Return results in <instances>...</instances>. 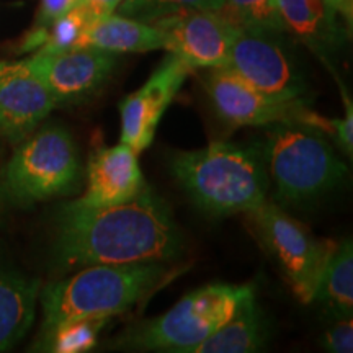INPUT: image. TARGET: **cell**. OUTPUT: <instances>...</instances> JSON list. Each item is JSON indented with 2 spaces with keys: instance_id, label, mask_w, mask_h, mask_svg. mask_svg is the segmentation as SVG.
Returning <instances> with one entry per match:
<instances>
[{
  "instance_id": "8fae6325",
  "label": "cell",
  "mask_w": 353,
  "mask_h": 353,
  "mask_svg": "<svg viewBox=\"0 0 353 353\" xmlns=\"http://www.w3.org/2000/svg\"><path fill=\"white\" fill-rule=\"evenodd\" d=\"M165 51L192 69L226 68L237 26L218 10H193L156 21Z\"/></svg>"
},
{
  "instance_id": "8992f818",
  "label": "cell",
  "mask_w": 353,
  "mask_h": 353,
  "mask_svg": "<svg viewBox=\"0 0 353 353\" xmlns=\"http://www.w3.org/2000/svg\"><path fill=\"white\" fill-rule=\"evenodd\" d=\"M79 149L64 126L37 128L20 141L6 170V190L20 205L69 195L81 183Z\"/></svg>"
},
{
  "instance_id": "e0dca14e",
  "label": "cell",
  "mask_w": 353,
  "mask_h": 353,
  "mask_svg": "<svg viewBox=\"0 0 353 353\" xmlns=\"http://www.w3.org/2000/svg\"><path fill=\"white\" fill-rule=\"evenodd\" d=\"M265 339V322L252 290L241 299L232 316L193 353H252L263 347Z\"/></svg>"
},
{
  "instance_id": "9a60e30c",
  "label": "cell",
  "mask_w": 353,
  "mask_h": 353,
  "mask_svg": "<svg viewBox=\"0 0 353 353\" xmlns=\"http://www.w3.org/2000/svg\"><path fill=\"white\" fill-rule=\"evenodd\" d=\"M41 283L0 265V352L10 350L28 334L37 316Z\"/></svg>"
},
{
  "instance_id": "ac0fdd59",
  "label": "cell",
  "mask_w": 353,
  "mask_h": 353,
  "mask_svg": "<svg viewBox=\"0 0 353 353\" xmlns=\"http://www.w3.org/2000/svg\"><path fill=\"white\" fill-rule=\"evenodd\" d=\"M324 303L337 319H345L353 311V249L350 241L335 245L322 273L316 298Z\"/></svg>"
},
{
  "instance_id": "7402d4cb",
  "label": "cell",
  "mask_w": 353,
  "mask_h": 353,
  "mask_svg": "<svg viewBox=\"0 0 353 353\" xmlns=\"http://www.w3.org/2000/svg\"><path fill=\"white\" fill-rule=\"evenodd\" d=\"M224 0H123L117 8L120 15L156 23L167 17L193 10H219Z\"/></svg>"
},
{
  "instance_id": "d4e9b609",
  "label": "cell",
  "mask_w": 353,
  "mask_h": 353,
  "mask_svg": "<svg viewBox=\"0 0 353 353\" xmlns=\"http://www.w3.org/2000/svg\"><path fill=\"white\" fill-rule=\"evenodd\" d=\"M341 94H342L345 112H343L342 118H337V120H335L334 138H335V141H337V144L342 148V151L348 154V157H352V152H353V105H352V99L347 95L345 87H343L342 83H341Z\"/></svg>"
},
{
  "instance_id": "7c38bea8",
  "label": "cell",
  "mask_w": 353,
  "mask_h": 353,
  "mask_svg": "<svg viewBox=\"0 0 353 353\" xmlns=\"http://www.w3.org/2000/svg\"><path fill=\"white\" fill-rule=\"evenodd\" d=\"M192 70L180 57L172 52L167 54L148 82L121 101V143L138 154L152 144L165 110Z\"/></svg>"
},
{
  "instance_id": "4316f807",
  "label": "cell",
  "mask_w": 353,
  "mask_h": 353,
  "mask_svg": "<svg viewBox=\"0 0 353 353\" xmlns=\"http://www.w3.org/2000/svg\"><path fill=\"white\" fill-rule=\"evenodd\" d=\"M123 0H77L79 6H83L87 8L95 19L103 15H110V13H114ZM76 3V6H77Z\"/></svg>"
},
{
  "instance_id": "277c9868",
  "label": "cell",
  "mask_w": 353,
  "mask_h": 353,
  "mask_svg": "<svg viewBox=\"0 0 353 353\" xmlns=\"http://www.w3.org/2000/svg\"><path fill=\"white\" fill-rule=\"evenodd\" d=\"M262 152L276 200L286 205L317 200L348 172L324 132L298 123L273 125Z\"/></svg>"
},
{
  "instance_id": "7a4b0ae2",
  "label": "cell",
  "mask_w": 353,
  "mask_h": 353,
  "mask_svg": "<svg viewBox=\"0 0 353 353\" xmlns=\"http://www.w3.org/2000/svg\"><path fill=\"white\" fill-rule=\"evenodd\" d=\"M179 273L165 262L83 267L72 276L48 285L39 294L41 335L69 321L123 314L164 288Z\"/></svg>"
},
{
  "instance_id": "603a6c76",
  "label": "cell",
  "mask_w": 353,
  "mask_h": 353,
  "mask_svg": "<svg viewBox=\"0 0 353 353\" xmlns=\"http://www.w3.org/2000/svg\"><path fill=\"white\" fill-rule=\"evenodd\" d=\"M95 17L83 6H74L46 28V38L37 52H61L81 48L82 38Z\"/></svg>"
},
{
  "instance_id": "5b68a950",
  "label": "cell",
  "mask_w": 353,
  "mask_h": 353,
  "mask_svg": "<svg viewBox=\"0 0 353 353\" xmlns=\"http://www.w3.org/2000/svg\"><path fill=\"white\" fill-rule=\"evenodd\" d=\"M250 285L213 283L185 294L165 314L128 330L114 342L118 348L193 353L201 342L232 316Z\"/></svg>"
},
{
  "instance_id": "5bb4252c",
  "label": "cell",
  "mask_w": 353,
  "mask_h": 353,
  "mask_svg": "<svg viewBox=\"0 0 353 353\" xmlns=\"http://www.w3.org/2000/svg\"><path fill=\"white\" fill-rule=\"evenodd\" d=\"M145 187L138 152L120 143L95 149L87 164V192L70 205L101 208L136 196Z\"/></svg>"
},
{
  "instance_id": "83f0119b",
  "label": "cell",
  "mask_w": 353,
  "mask_h": 353,
  "mask_svg": "<svg viewBox=\"0 0 353 353\" xmlns=\"http://www.w3.org/2000/svg\"><path fill=\"white\" fill-rule=\"evenodd\" d=\"M325 8H327L329 20L337 25V17L342 15L348 23L352 21L353 13V0H324Z\"/></svg>"
},
{
  "instance_id": "f1b7e54d",
  "label": "cell",
  "mask_w": 353,
  "mask_h": 353,
  "mask_svg": "<svg viewBox=\"0 0 353 353\" xmlns=\"http://www.w3.org/2000/svg\"><path fill=\"white\" fill-rule=\"evenodd\" d=\"M0 190H2V188H0ZM0 200H2V193H0Z\"/></svg>"
},
{
  "instance_id": "484cf974",
  "label": "cell",
  "mask_w": 353,
  "mask_h": 353,
  "mask_svg": "<svg viewBox=\"0 0 353 353\" xmlns=\"http://www.w3.org/2000/svg\"><path fill=\"white\" fill-rule=\"evenodd\" d=\"M77 3V0H41L33 28L46 30L52 21L63 17Z\"/></svg>"
},
{
  "instance_id": "ba28073f",
  "label": "cell",
  "mask_w": 353,
  "mask_h": 353,
  "mask_svg": "<svg viewBox=\"0 0 353 353\" xmlns=\"http://www.w3.org/2000/svg\"><path fill=\"white\" fill-rule=\"evenodd\" d=\"M206 94L218 117L228 126H273L298 123L334 136L335 120L321 117L307 101H281L263 95L229 68L210 69L205 77Z\"/></svg>"
},
{
  "instance_id": "9c48e42d",
  "label": "cell",
  "mask_w": 353,
  "mask_h": 353,
  "mask_svg": "<svg viewBox=\"0 0 353 353\" xmlns=\"http://www.w3.org/2000/svg\"><path fill=\"white\" fill-rule=\"evenodd\" d=\"M275 32L239 28L229 52V68L263 95L306 101V82Z\"/></svg>"
},
{
  "instance_id": "3957f363",
  "label": "cell",
  "mask_w": 353,
  "mask_h": 353,
  "mask_svg": "<svg viewBox=\"0 0 353 353\" xmlns=\"http://www.w3.org/2000/svg\"><path fill=\"white\" fill-rule=\"evenodd\" d=\"M169 165L193 203L210 214H250L267 201V167L257 148L211 143L198 151L175 152Z\"/></svg>"
},
{
  "instance_id": "52a82bcc",
  "label": "cell",
  "mask_w": 353,
  "mask_h": 353,
  "mask_svg": "<svg viewBox=\"0 0 353 353\" xmlns=\"http://www.w3.org/2000/svg\"><path fill=\"white\" fill-rule=\"evenodd\" d=\"M249 216L268 250L280 262L294 296L304 304L314 301L322 273L337 244L316 239L303 223L275 203L265 201Z\"/></svg>"
},
{
  "instance_id": "4fadbf2b",
  "label": "cell",
  "mask_w": 353,
  "mask_h": 353,
  "mask_svg": "<svg viewBox=\"0 0 353 353\" xmlns=\"http://www.w3.org/2000/svg\"><path fill=\"white\" fill-rule=\"evenodd\" d=\"M56 107L26 59L0 61V134L19 144Z\"/></svg>"
},
{
  "instance_id": "d6986e66",
  "label": "cell",
  "mask_w": 353,
  "mask_h": 353,
  "mask_svg": "<svg viewBox=\"0 0 353 353\" xmlns=\"http://www.w3.org/2000/svg\"><path fill=\"white\" fill-rule=\"evenodd\" d=\"M283 32L321 48L335 37L337 25L329 20L324 0H275Z\"/></svg>"
},
{
  "instance_id": "44dd1931",
  "label": "cell",
  "mask_w": 353,
  "mask_h": 353,
  "mask_svg": "<svg viewBox=\"0 0 353 353\" xmlns=\"http://www.w3.org/2000/svg\"><path fill=\"white\" fill-rule=\"evenodd\" d=\"M218 12L237 28L283 32L275 0H224Z\"/></svg>"
},
{
  "instance_id": "2e32d148",
  "label": "cell",
  "mask_w": 353,
  "mask_h": 353,
  "mask_svg": "<svg viewBox=\"0 0 353 353\" xmlns=\"http://www.w3.org/2000/svg\"><path fill=\"white\" fill-rule=\"evenodd\" d=\"M81 46H94L114 54L145 52L165 50V39L156 25L110 13L92 20Z\"/></svg>"
},
{
  "instance_id": "30bf717a",
  "label": "cell",
  "mask_w": 353,
  "mask_h": 353,
  "mask_svg": "<svg viewBox=\"0 0 353 353\" xmlns=\"http://www.w3.org/2000/svg\"><path fill=\"white\" fill-rule=\"evenodd\" d=\"M56 105H76L94 97L112 76L114 52L81 46L61 52H34L26 59Z\"/></svg>"
},
{
  "instance_id": "6da1fadb",
  "label": "cell",
  "mask_w": 353,
  "mask_h": 353,
  "mask_svg": "<svg viewBox=\"0 0 353 353\" xmlns=\"http://www.w3.org/2000/svg\"><path fill=\"white\" fill-rule=\"evenodd\" d=\"M183 236L167 203L148 185L136 196L101 208L65 205L59 214L54 259L61 270L90 265L170 262Z\"/></svg>"
},
{
  "instance_id": "ffe728a7",
  "label": "cell",
  "mask_w": 353,
  "mask_h": 353,
  "mask_svg": "<svg viewBox=\"0 0 353 353\" xmlns=\"http://www.w3.org/2000/svg\"><path fill=\"white\" fill-rule=\"evenodd\" d=\"M110 319H77L39 335V350L54 353L90 352L99 342V335Z\"/></svg>"
},
{
  "instance_id": "cb8c5ba5",
  "label": "cell",
  "mask_w": 353,
  "mask_h": 353,
  "mask_svg": "<svg viewBox=\"0 0 353 353\" xmlns=\"http://www.w3.org/2000/svg\"><path fill=\"white\" fill-rule=\"evenodd\" d=\"M324 347L334 353L353 352V322L350 317L339 319L324 334Z\"/></svg>"
}]
</instances>
